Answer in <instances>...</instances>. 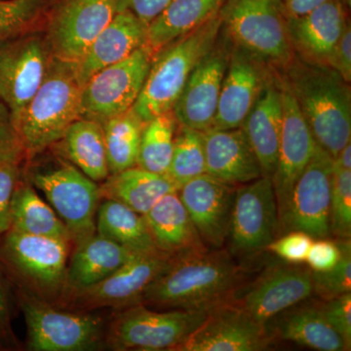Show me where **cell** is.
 Listing matches in <instances>:
<instances>
[{"label":"cell","instance_id":"obj_32","mask_svg":"<svg viewBox=\"0 0 351 351\" xmlns=\"http://www.w3.org/2000/svg\"><path fill=\"white\" fill-rule=\"evenodd\" d=\"M96 232L134 254L159 251L143 215L114 200L100 203Z\"/></svg>","mask_w":351,"mask_h":351},{"label":"cell","instance_id":"obj_48","mask_svg":"<svg viewBox=\"0 0 351 351\" xmlns=\"http://www.w3.org/2000/svg\"><path fill=\"white\" fill-rule=\"evenodd\" d=\"M334 162L343 169L351 170V143L348 144L341 149L338 156L335 157Z\"/></svg>","mask_w":351,"mask_h":351},{"label":"cell","instance_id":"obj_47","mask_svg":"<svg viewBox=\"0 0 351 351\" xmlns=\"http://www.w3.org/2000/svg\"><path fill=\"white\" fill-rule=\"evenodd\" d=\"M329 0H282L289 17H300Z\"/></svg>","mask_w":351,"mask_h":351},{"label":"cell","instance_id":"obj_6","mask_svg":"<svg viewBox=\"0 0 351 351\" xmlns=\"http://www.w3.org/2000/svg\"><path fill=\"white\" fill-rule=\"evenodd\" d=\"M207 313L197 309L156 311L143 304H134L112 321L108 343L117 350H174Z\"/></svg>","mask_w":351,"mask_h":351},{"label":"cell","instance_id":"obj_18","mask_svg":"<svg viewBox=\"0 0 351 351\" xmlns=\"http://www.w3.org/2000/svg\"><path fill=\"white\" fill-rule=\"evenodd\" d=\"M171 257L161 251L135 254L108 278L76 292V301L88 308L141 304L145 290L165 269Z\"/></svg>","mask_w":351,"mask_h":351},{"label":"cell","instance_id":"obj_16","mask_svg":"<svg viewBox=\"0 0 351 351\" xmlns=\"http://www.w3.org/2000/svg\"><path fill=\"white\" fill-rule=\"evenodd\" d=\"M283 126L276 170L271 177L281 223L295 182L306 169L317 143L287 82L282 88Z\"/></svg>","mask_w":351,"mask_h":351},{"label":"cell","instance_id":"obj_1","mask_svg":"<svg viewBox=\"0 0 351 351\" xmlns=\"http://www.w3.org/2000/svg\"><path fill=\"white\" fill-rule=\"evenodd\" d=\"M241 276V267L226 252L206 248L178 254L145 290L141 304L210 311L234 297Z\"/></svg>","mask_w":351,"mask_h":351},{"label":"cell","instance_id":"obj_7","mask_svg":"<svg viewBox=\"0 0 351 351\" xmlns=\"http://www.w3.org/2000/svg\"><path fill=\"white\" fill-rule=\"evenodd\" d=\"M117 13V0H56L43 27L53 58L77 64Z\"/></svg>","mask_w":351,"mask_h":351},{"label":"cell","instance_id":"obj_2","mask_svg":"<svg viewBox=\"0 0 351 351\" xmlns=\"http://www.w3.org/2000/svg\"><path fill=\"white\" fill-rule=\"evenodd\" d=\"M311 133L335 158L351 138V96L348 83L328 66L299 63L287 82Z\"/></svg>","mask_w":351,"mask_h":351},{"label":"cell","instance_id":"obj_36","mask_svg":"<svg viewBox=\"0 0 351 351\" xmlns=\"http://www.w3.org/2000/svg\"><path fill=\"white\" fill-rule=\"evenodd\" d=\"M179 126L167 176L181 188L186 182L206 173L203 133Z\"/></svg>","mask_w":351,"mask_h":351},{"label":"cell","instance_id":"obj_31","mask_svg":"<svg viewBox=\"0 0 351 351\" xmlns=\"http://www.w3.org/2000/svg\"><path fill=\"white\" fill-rule=\"evenodd\" d=\"M69 162L96 182L110 176L103 125L94 120L76 119L57 143Z\"/></svg>","mask_w":351,"mask_h":351},{"label":"cell","instance_id":"obj_33","mask_svg":"<svg viewBox=\"0 0 351 351\" xmlns=\"http://www.w3.org/2000/svg\"><path fill=\"white\" fill-rule=\"evenodd\" d=\"M10 230L73 241L71 232L55 210L27 184H18L14 191Z\"/></svg>","mask_w":351,"mask_h":351},{"label":"cell","instance_id":"obj_5","mask_svg":"<svg viewBox=\"0 0 351 351\" xmlns=\"http://www.w3.org/2000/svg\"><path fill=\"white\" fill-rule=\"evenodd\" d=\"M219 17L234 43L253 56L276 64L292 59L282 0H226Z\"/></svg>","mask_w":351,"mask_h":351},{"label":"cell","instance_id":"obj_37","mask_svg":"<svg viewBox=\"0 0 351 351\" xmlns=\"http://www.w3.org/2000/svg\"><path fill=\"white\" fill-rule=\"evenodd\" d=\"M56 0H0V43L25 32L43 29Z\"/></svg>","mask_w":351,"mask_h":351},{"label":"cell","instance_id":"obj_19","mask_svg":"<svg viewBox=\"0 0 351 351\" xmlns=\"http://www.w3.org/2000/svg\"><path fill=\"white\" fill-rule=\"evenodd\" d=\"M235 191L233 186L207 174L178 189V195L205 246L223 247L230 232Z\"/></svg>","mask_w":351,"mask_h":351},{"label":"cell","instance_id":"obj_49","mask_svg":"<svg viewBox=\"0 0 351 351\" xmlns=\"http://www.w3.org/2000/svg\"><path fill=\"white\" fill-rule=\"evenodd\" d=\"M7 320V304L5 294L0 282V325L5 324Z\"/></svg>","mask_w":351,"mask_h":351},{"label":"cell","instance_id":"obj_13","mask_svg":"<svg viewBox=\"0 0 351 351\" xmlns=\"http://www.w3.org/2000/svg\"><path fill=\"white\" fill-rule=\"evenodd\" d=\"M280 230L274 184L269 177L258 178L237 189L228 239L237 255L263 251Z\"/></svg>","mask_w":351,"mask_h":351},{"label":"cell","instance_id":"obj_9","mask_svg":"<svg viewBox=\"0 0 351 351\" xmlns=\"http://www.w3.org/2000/svg\"><path fill=\"white\" fill-rule=\"evenodd\" d=\"M152 56L145 46L123 61L101 69L82 89L80 119L103 124L133 108L151 66Z\"/></svg>","mask_w":351,"mask_h":351},{"label":"cell","instance_id":"obj_8","mask_svg":"<svg viewBox=\"0 0 351 351\" xmlns=\"http://www.w3.org/2000/svg\"><path fill=\"white\" fill-rule=\"evenodd\" d=\"M32 186L43 191L51 207L66 226L75 243L96 232L101 199L100 184L71 162L31 173Z\"/></svg>","mask_w":351,"mask_h":351},{"label":"cell","instance_id":"obj_12","mask_svg":"<svg viewBox=\"0 0 351 351\" xmlns=\"http://www.w3.org/2000/svg\"><path fill=\"white\" fill-rule=\"evenodd\" d=\"M334 158L319 145L295 182L280 230H299L313 239L331 233V198Z\"/></svg>","mask_w":351,"mask_h":351},{"label":"cell","instance_id":"obj_43","mask_svg":"<svg viewBox=\"0 0 351 351\" xmlns=\"http://www.w3.org/2000/svg\"><path fill=\"white\" fill-rule=\"evenodd\" d=\"M20 162L0 163V237L11 228V202L19 182Z\"/></svg>","mask_w":351,"mask_h":351},{"label":"cell","instance_id":"obj_15","mask_svg":"<svg viewBox=\"0 0 351 351\" xmlns=\"http://www.w3.org/2000/svg\"><path fill=\"white\" fill-rule=\"evenodd\" d=\"M69 243L64 239L10 230L6 233L4 249L18 271L49 297L66 288Z\"/></svg>","mask_w":351,"mask_h":351},{"label":"cell","instance_id":"obj_39","mask_svg":"<svg viewBox=\"0 0 351 351\" xmlns=\"http://www.w3.org/2000/svg\"><path fill=\"white\" fill-rule=\"evenodd\" d=\"M341 256L338 263L327 271L311 270L313 293L324 301L351 292V251L350 239L339 243Z\"/></svg>","mask_w":351,"mask_h":351},{"label":"cell","instance_id":"obj_38","mask_svg":"<svg viewBox=\"0 0 351 351\" xmlns=\"http://www.w3.org/2000/svg\"><path fill=\"white\" fill-rule=\"evenodd\" d=\"M331 232L343 240L351 234V170L334 162L331 198Z\"/></svg>","mask_w":351,"mask_h":351},{"label":"cell","instance_id":"obj_30","mask_svg":"<svg viewBox=\"0 0 351 351\" xmlns=\"http://www.w3.org/2000/svg\"><path fill=\"white\" fill-rule=\"evenodd\" d=\"M226 0H172L149 23L145 48L152 58L176 39L189 34L219 14Z\"/></svg>","mask_w":351,"mask_h":351},{"label":"cell","instance_id":"obj_44","mask_svg":"<svg viewBox=\"0 0 351 351\" xmlns=\"http://www.w3.org/2000/svg\"><path fill=\"white\" fill-rule=\"evenodd\" d=\"M341 256V245L326 239L313 242L306 262L313 271L322 272L332 269Z\"/></svg>","mask_w":351,"mask_h":351},{"label":"cell","instance_id":"obj_10","mask_svg":"<svg viewBox=\"0 0 351 351\" xmlns=\"http://www.w3.org/2000/svg\"><path fill=\"white\" fill-rule=\"evenodd\" d=\"M52 59L43 29L0 43V100L14 122L38 91Z\"/></svg>","mask_w":351,"mask_h":351},{"label":"cell","instance_id":"obj_34","mask_svg":"<svg viewBox=\"0 0 351 351\" xmlns=\"http://www.w3.org/2000/svg\"><path fill=\"white\" fill-rule=\"evenodd\" d=\"M145 123L133 110H130L101 124L110 175L137 165Z\"/></svg>","mask_w":351,"mask_h":351},{"label":"cell","instance_id":"obj_27","mask_svg":"<svg viewBox=\"0 0 351 351\" xmlns=\"http://www.w3.org/2000/svg\"><path fill=\"white\" fill-rule=\"evenodd\" d=\"M143 216L159 251L174 256L207 248L196 232L178 191L163 196Z\"/></svg>","mask_w":351,"mask_h":351},{"label":"cell","instance_id":"obj_11","mask_svg":"<svg viewBox=\"0 0 351 351\" xmlns=\"http://www.w3.org/2000/svg\"><path fill=\"white\" fill-rule=\"evenodd\" d=\"M22 309L29 350H91L100 343L103 321L98 316L58 311L34 297H25Z\"/></svg>","mask_w":351,"mask_h":351},{"label":"cell","instance_id":"obj_29","mask_svg":"<svg viewBox=\"0 0 351 351\" xmlns=\"http://www.w3.org/2000/svg\"><path fill=\"white\" fill-rule=\"evenodd\" d=\"M178 189L179 186L167 175L149 172L138 166L110 174L100 184L101 199L117 201L141 215Z\"/></svg>","mask_w":351,"mask_h":351},{"label":"cell","instance_id":"obj_20","mask_svg":"<svg viewBox=\"0 0 351 351\" xmlns=\"http://www.w3.org/2000/svg\"><path fill=\"white\" fill-rule=\"evenodd\" d=\"M214 49L193 69L173 108L178 125L199 132L213 127L228 69L225 54Z\"/></svg>","mask_w":351,"mask_h":351},{"label":"cell","instance_id":"obj_17","mask_svg":"<svg viewBox=\"0 0 351 351\" xmlns=\"http://www.w3.org/2000/svg\"><path fill=\"white\" fill-rule=\"evenodd\" d=\"M313 293L311 269L293 263L265 270L245 293L230 301L265 325L277 314L306 301Z\"/></svg>","mask_w":351,"mask_h":351},{"label":"cell","instance_id":"obj_25","mask_svg":"<svg viewBox=\"0 0 351 351\" xmlns=\"http://www.w3.org/2000/svg\"><path fill=\"white\" fill-rule=\"evenodd\" d=\"M282 126L281 88L265 85L241 128L257 156L263 176L270 179L276 170Z\"/></svg>","mask_w":351,"mask_h":351},{"label":"cell","instance_id":"obj_40","mask_svg":"<svg viewBox=\"0 0 351 351\" xmlns=\"http://www.w3.org/2000/svg\"><path fill=\"white\" fill-rule=\"evenodd\" d=\"M313 240L306 232L291 230L287 234L274 239L267 249L285 262L299 265L306 262Z\"/></svg>","mask_w":351,"mask_h":351},{"label":"cell","instance_id":"obj_28","mask_svg":"<svg viewBox=\"0 0 351 351\" xmlns=\"http://www.w3.org/2000/svg\"><path fill=\"white\" fill-rule=\"evenodd\" d=\"M270 320H274V324L267 332L284 341L315 350H350L341 335L323 315L319 304L299 306L298 304Z\"/></svg>","mask_w":351,"mask_h":351},{"label":"cell","instance_id":"obj_26","mask_svg":"<svg viewBox=\"0 0 351 351\" xmlns=\"http://www.w3.org/2000/svg\"><path fill=\"white\" fill-rule=\"evenodd\" d=\"M135 254L98 233L76 243L66 269V288L76 293L112 276Z\"/></svg>","mask_w":351,"mask_h":351},{"label":"cell","instance_id":"obj_3","mask_svg":"<svg viewBox=\"0 0 351 351\" xmlns=\"http://www.w3.org/2000/svg\"><path fill=\"white\" fill-rule=\"evenodd\" d=\"M82 89L75 64L53 58L38 91L15 121L25 156L32 158L57 144L80 119Z\"/></svg>","mask_w":351,"mask_h":351},{"label":"cell","instance_id":"obj_21","mask_svg":"<svg viewBox=\"0 0 351 351\" xmlns=\"http://www.w3.org/2000/svg\"><path fill=\"white\" fill-rule=\"evenodd\" d=\"M202 133L207 174L232 186L262 177L257 156L241 127L211 128Z\"/></svg>","mask_w":351,"mask_h":351},{"label":"cell","instance_id":"obj_23","mask_svg":"<svg viewBox=\"0 0 351 351\" xmlns=\"http://www.w3.org/2000/svg\"><path fill=\"white\" fill-rule=\"evenodd\" d=\"M263 87L262 71L254 60L235 55L226 71L212 128L226 130L242 127Z\"/></svg>","mask_w":351,"mask_h":351},{"label":"cell","instance_id":"obj_22","mask_svg":"<svg viewBox=\"0 0 351 351\" xmlns=\"http://www.w3.org/2000/svg\"><path fill=\"white\" fill-rule=\"evenodd\" d=\"M147 25L131 11L115 14L97 36L84 57L75 64L76 76L83 86L101 69L123 61L144 46Z\"/></svg>","mask_w":351,"mask_h":351},{"label":"cell","instance_id":"obj_14","mask_svg":"<svg viewBox=\"0 0 351 351\" xmlns=\"http://www.w3.org/2000/svg\"><path fill=\"white\" fill-rule=\"evenodd\" d=\"M270 339L265 325L230 301L208 311L204 320L174 350H265Z\"/></svg>","mask_w":351,"mask_h":351},{"label":"cell","instance_id":"obj_42","mask_svg":"<svg viewBox=\"0 0 351 351\" xmlns=\"http://www.w3.org/2000/svg\"><path fill=\"white\" fill-rule=\"evenodd\" d=\"M321 311L331 326L341 335L348 350L351 348V292L319 304Z\"/></svg>","mask_w":351,"mask_h":351},{"label":"cell","instance_id":"obj_4","mask_svg":"<svg viewBox=\"0 0 351 351\" xmlns=\"http://www.w3.org/2000/svg\"><path fill=\"white\" fill-rule=\"evenodd\" d=\"M221 29L219 12L154 55L142 91L132 108L142 121L173 110L189 75L214 49Z\"/></svg>","mask_w":351,"mask_h":351},{"label":"cell","instance_id":"obj_45","mask_svg":"<svg viewBox=\"0 0 351 351\" xmlns=\"http://www.w3.org/2000/svg\"><path fill=\"white\" fill-rule=\"evenodd\" d=\"M327 64L341 76L346 83L351 80V29L346 25L338 43L335 46Z\"/></svg>","mask_w":351,"mask_h":351},{"label":"cell","instance_id":"obj_46","mask_svg":"<svg viewBox=\"0 0 351 351\" xmlns=\"http://www.w3.org/2000/svg\"><path fill=\"white\" fill-rule=\"evenodd\" d=\"M172 0H117V12L129 10L149 25Z\"/></svg>","mask_w":351,"mask_h":351},{"label":"cell","instance_id":"obj_24","mask_svg":"<svg viewBox=\"0 0 351 351\" xmlns=\"http://www.w3.org/2000/svg\"><path fill=\"white\" fill-rule=\"evenodd\" d=\"M348 25L346 0H329L300 17H289L291 41L302 53L326 63Z\"/></svg>","mask_w":351,"mask_h":351},{"label":"cell","instance_id":"obj_41","mask_svg":"<svg viewBox=\"0 0 351 351\" xmlns=\"http://www.w3.org/2000/svg\"><path fill=\"white\" fill-rule=\"evenodd\" d=\"M25 152L18 135L12 113L0 100V163L21 162Z\"/></svg>","mask_w":351,"mask_h":351},{"label":"cell","instance_id":"obj_35","mask_svg":"<svg viewBox=\"0 0 351 351\" xmlns=\"http://www.w3.org/2000/svg\"><path fill=\"white\" fill-rule=\"evenodd\" d=\"M177 126L173 110L145 122L136 166L156 174L167 175Z\"/></svg>","mask_w":351,"mask_h":351}]
</instances>
